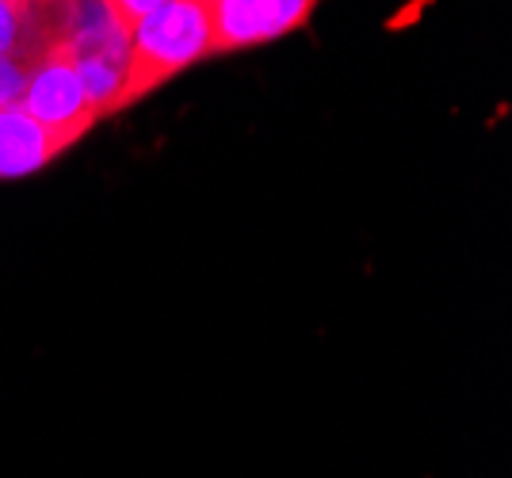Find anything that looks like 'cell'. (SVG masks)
Wrapping results in <instances>:
<instances>
[{
    "label": "cell",
    "mask_w": 512,
    "mask_h": 478,
    "mask_svg": "<svg viewBox=\"0 0 512 478\" xmlns=\"http://www.w3.org/2000/svg\"><path fill=\"white\" fill-rule=\"evenodd\" d=\"M211 58V27L199 0H165L157 12L142 16L130 27L127 43V81L123 104L127 111L146 100L153 88L169 85L195 62Z\"/></svg>",
    "instance_id": "1"
},
{
    "label": "cell",
    "mask_w": 512,
    "mask_h": 478,
    "mask_svg": "<svg viewBox=\"0 0 512 478\" xmlns=\"http://www.w3.org/2000/svg\"><path fill=\"white\" fill-rule=\"evenodd\" d=\"M20 108L39 127L62 134L69 142H81L100 123V111L88 100L85 81L73 69V62H69V54H65L62 46H54L46 58H39L31 66L27 88H23L20 96Z\"/></svg>",
    "instance_id": "2"
},
{
    "label": "cell",
    "mask_w": 512,
    "mask_h": 478,
    "mask_svg": "<svg viewBox=\"0 0 512 478\" xmlns=\"http://www.w3.org/2000/svg\"><path fill=\"white\" fill-rule=\"evenodd\" d=\"M211 27V54L276 43L310 23L321 0H199Z\"/></svg>",
    "instance_id": "3"
},
{
    "label": "cell",
    "mask_w": 512,
    "mask_h": 478,
    "mask_svg": "<svg viewBox=\"0 0 512 478\" xmlns=\"http://www.w3.org/2000/svg\"><path fill=\"white\" fill-rule=\"evenodd\" d=\"M69 146L77 142L39 127L20 104H0V180L39 173L50 161H58Z\"/></svg>",
    "instance_id": "4"
},
{
    "label": "cell",
    "mask_w": 512,
    "mask_h": 478,
    "mask_svg": "<svg viewBox=\"0 0 512 478\" xmlns=\"http://www.w3.org/2000/svg\"><path fill=\"white\" fill-rule=\"evenodd\" d=\"M58 43V0H0V58L39 62Z\"/></svg>",
    "instance_id": "5"
},
{
    "label": "cell",
    "mask_w": 512,
    "mask_h": 478,
    "mask_svg": "<svg viewBox=\"0 0 512 478\" xmlns=\"http://www.w3.org/2000/svg\"><path fill=\"white\" fill-rule=\"evenodd\" d=\"M35 62H16V58H0V104H20L27 77Z\"/></svg>",
    "instance_id": "6"
},
{
    "label": "cell",
    "mask_w": 512,
    "mask_h": 478,
    "mask_svg": "<svg viewBox=\"0 0 512 478\" xmlns=\"http://www.w3.org/2000/svg\"><path fill=\"white\" fill-rule=\"evenodd\" d=\"M107 8H111V16L123 23V27H134V23L142 20V16H150V12H157L165 0H104Z\"/></svg>",
    "instance_id": "7"
}]
</instances>
